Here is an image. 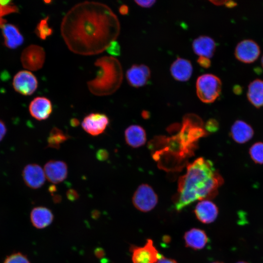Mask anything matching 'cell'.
Returning a JSON list of instances; mask_svg holds the SVG:
<instances>
[{
    "label": "cell",
    "mask_w": 263,
    "mask_h": 263,
    "mask_svg": "<svg viewBox=\"0 0 263 263\" xmlns=\"http://www.w3.org/2000/svg\"><path fill=\"white\" fill-rule=\"evenodd\" d=\"M67 197L71 201H74L78 198L77 192L73 189H70L67 192Z\"/></svg>",
    "instance_id": "cell-34"
},
{
    "label": "cell",
    "mask_w": 263,
    "mask_h": 263,
    "mask_svg": "<svg viewBox=\"0 0 263 263\" xmlns=\"http://www.w3.org/2000/svg\"><path fill=\"white\" fill-rule=\"evenodd\" d=\"M109 122V119L106 114L92 113L85 116L81 122V126L90 135L97 136L105 131Z\"/></svg>",
    "instance_id": "cell-9"
},
{
    "label": "cell",
    "mask_w": 263,
    "mask_h": 263,
    "mask_svg": "<svg viewBox=\"0 0 263 263\" xmlns=\"http://www.w3.org/2000/svg\"><path fill=\"white\" fill-rule=\"evenodd\" d=\"M236 3L233 1H226L225 5L228 8H232L236 5Z\"/></svg>",
    "instance_id": "cell-39"
},
{
    "label": "cell",
    "mask_w": 263,
    "mask_h": 263,
    "mask_svg": "<svg viewBox=\"0 0 263 263\" xmlns=\"http://www.w3.org/2000/svg\"><path fill=\"white\" fill-rule=\"evenodd\" d=\"M156 263H177V262L172 259L167 258L162 256L159 259Z\"/></svg>",
    "instance_id": "cell-36"
},
{
    "label": "cell",
    "mask_w": 263,
    "mask_h": 263,
    "mask_svg": "<svg viewBox=\"0 0 263 263\" xmlns=\"http://www.w3.org/2000/svg\"><path fill=\"white\" fill-rule=\"evenodd\" d=\"M96 157L97 159L100 161H104L108 159L109 154L106 150L100 149L97 151Z\"/></svg>",
    "instance_id": "cell-33"
},
{
    "label": "cell",
    "mask_w": 263,
    "mask_h": 263,
    "mask_svg": "<svg viewBox=\"0 0 263 263\" xmlns=\"http://www.w3.org/2000/svg\"><path fill=\"white\" fill-rule=\"evenodd\" d=\"M7 132V129L5 123L0 119V141L4 137Z\"/></svg>",
    "instance_id": "cell-35"
},
{
    "label": "cell",
    "mask_w": 263,
    "mask_h": 263,
    "mask_svg": "<svg viewBox=\"0 0 263 263\" xmlns=\"http://www.w3.org/2000/svg\"><path fill=\"white\" fill-rule=\"evenodd\" d=\"M247 97L251 104L257 108L263 106V80L259 79L249 84Z\"/></svg>",
    "instance_id": "cell-23"
},
{
    "label": "cell",
    "mask_w": 263,
    "mask_h": 263,
    "mask_svg": "<svg viewBox=\"0 0 263 263\" xmlns=\"http://www.w3.org/2000/svg\"><path fill=\"white\" fill-rule=\"evenodd\" d=\"M156 1L155 0H135V2L139 6L143 8H150L154 5Z\"/></svg>",
    "instance_id": "cell-32"
},
{
    "label": "cell",
    "mask_w": 263,
    "mask_h": 263,
    "mask_svg": "<svg viewBox=\"0 0 263 263\" xmlns=\"http://www.w3.org/2000/svg\"><path fill=\"white\" fill-rule=\"evenodd\" d=\"M222 84L221 79L211 74L199 76L196 83V94L199 99L205 103L214 102L220 96Z\"/></svg>",
    "instance_id": "cell-4"
},
{
    "label": "cell",
    "mask_w": 263,
    "mask_h": 263,
    "mask_svg": "<svg viewBox=\"0 0 263 263\" xmlns=\"http://www.w3.org/2000/svg\"><path fill=\"white\" fill-rule=\"evenodd\" d=\"M3 263H30L27 257L20 252H16L7 256Z\"/></svg>",
    "instance_id": "cell-28"
},
{
    "label": "cell",
    "mask_w": 263,
    "mask_h": 263,
    "mask_svg": "<svg viewBox=\"0 0 263 263\" xmlns=\"http://www.w3.org/2000/svg\"><path fill=\"white\" fill-rule=\"evenodd\" d=\"M130 251L133 263H156L162 256L150 239H147L145 244L142 247L132 245Z\"/></svg>",
    "instance_id": "cell-8"
},
{
    "label": "cell",
    "mask_w": 263,
    "mask_h": 263,
    "mask_svg": "<svg viewBox=\"0 0 263 263\" xmlns=\"http://www.w3.org/2000/svg\"><path fill=\"white\" fill-rule=\"evenodd\" d=\"M124 136L126 143L133 148L141 147L146 141V132L138 125L129 126L125 131Z\"/></svg>",
    "instance_id": "cell-20"
},
{
    "label": "cell",
    "mask_w": 263,
    "mask_h": 263,
    "mask_svg": "<svg viewBox=\"0 0 263 263\" xmlns=\"http://www.w3.org/2000/svg\"><path fill=\"white\" fill-rule=\"evenodd\" d=\"M223 263L219 262H213V263Z\"/></svg>",
    "instance_id": "cell-45"
},
{
    "label": "cell",
    "mask_w": 263,
    "mask_h": 263,
    "mask_svg": "<svg viewBox=\"0 0 263 263\" xmlns=\"http://www.w3.org/2000/svg\"><path fill=\"white\" fill-rule=\"evenodd\" d=\"M94 65L99 69L96 77L87 82L90 92L97 96L115 93L123 80V70L119 61L113 56H104L98 58Z\"/></svg>",
    "instance_id": "cell-3"
},
{
    "label": "cell",
    "mask_w": 263,
    "mask_h": 263,
    "mask_svg": "<svg viewBox=\"0 0 263 263\" xmlns=\"http://www.w3.org/2000/svg\"><path fill=\"white\" fill-rule=\"evenodd\" d=\"M258 44L252 39H244L240 41L235 50L236 58L245 63H251L256 61L260 55Z\"/></svg>",
    "instance_id": "cell-10"
},
{
    "label": "cell",
    "mask_w": 263,
    "mask_h": 263,
    "mask_svg": "<svg viewBox=\"0 0 263 263\" xmlns=\"http://www.w3.org/2000/svg\"><path fill=\"white\" fill-rule=\"evenodd\" d=\"M49 19L48 16L41 19L36 27L35 32L41 39H46L53 33V29L49 26L48 23Z\"/></svg>",
    "instance_id": "cell-26"
},
{
    "label": "cell",
    "mask_w": 263,
    "mask_h": 263,
    "mask_svg": "<svg viewBox=\"0 0 263 263\" xmlns=\"http://www.w3.org/2000/svg\"><path fill=\"white\" fill-rule=\"evenodd\" d=\"M120 30L116 15L107 5L85 1L71 8L62 19L60 32L74 53L90 56L101 53L115 41Z\"/></svg>",
    "instance_id": "cell-1"
},
{
    "label": "cell",
    "mask_w": 263,
    "mask_h": 263,
    "mask_svg": "<svg viewBox=\"0 0 263 263\" xmlns=\"http://www.w3.org/2000/svg\"><path fill=\"white\" fill-rule=\"evenodd\" d=\"M12 84L17 93L23 95H30L37 89L38 81L30 71L22 70L14 75Z\"/></svg>",
    "instance_id": "cell-7"
},
{
    "label": "cell",
    "mask_w": 263,
    "mask_h": 263,
    "mask_svg": "<svg viewBox=\"0 0 263 263\" xmlns=\"http://www.w3.org/2000/svg\"><path fill=\"white\" fill-rule=\"evenodd\" d=\"M119 12L122 15H126L129 12V8L125 4L121 5L119 8Z\"/></svg>",
    "instance_id": "cell-37"
},
{
    "label": "cell",
    "mask_w": 263,
    "mask_h": 263,
    "mask_svg": "<svg viewBox=\"0 0 263 263\" xmlns=\"http://www.w3.org/2000/svg\"><path fill=\"white\" fill-rule=\"evenodd\" d=\"M135 207L142 212L152 210L158 203V197L153 188L149 185H140L135 190L132 198Z\"/></svg>",
    "instance_id": "cell-5"
},
{
    "label": "cell",
    "mask_w": 263,
    "mask_h": 263,
    "mask_svg": "<svg viewBox=\"0 0 263 263\" xmlns=\"http://www.w3.org/2000/svg\"><path fill=\"white\" fill-rule=\"evenodd\" d=\"M197 62L200 66L204 68H208L211 65L210 59L204 56H199Z\"/></svg>",
    "instance_id": "cell-31"
},
{
    "label": "cell",
    "mask_w": 263,
    "mask_h": 263,
    "mask_svg": "<svg viewBox=\"0 0 263 263\" xmlns=\"http://www.w3.org/2000/svg\"><path fill=\"white\" fill-rule=\"evenodd\" d=\"M29 111L31 115L36 120H44L50 116L52 112V104L48 98L38 96L30 102Z\"/></svg>",
    "instance_id": "cell-14"
},
{
    "label": "cell",
    "mask_w": 263,
    "mask_h": 263,
    "mask_svg": "<svg viewBox=\"0 0 263 263\" xmlns=\"http://www.w3.org/2000/svg\"><path fill=\"white\" fill-rule=\"evenodd\" d=\"M95 255L97 258L103 257L105 254L104 250L101 248H97L95 250Z\"/></svg>",
    "instance_id": "cell-38"
},
{
    "label": "cell",
    "mask_w": 263,
    "mask_h": 263,
    "mask_svg": "<svg viewBox=\"0 0 263 263\" xmlns=\"http://www.w3.org/2000/svg\"><path fill=\"white\" fill-rule=\"evenodd\" d=\"M236 94H240L241 92L242 89L240 88V87H235L233 89Z\"/></svg>",
    "instance_id": "cell-42"
},
{
    "label": "cell",
    "mask_w": 263,
    "mask_h": 263,
    "mask_svg": "<svg viewBox=\"0 0 263 263\" xmlns=\"http://www.w3.org/2000/svg\"><path fill=\"white\" fill-rule=\"evenodd\" d=\"M170 72L175 80L182 82L187 81L192 75L193 67L189 60L178 57L171 65Z\"/></svg>",
    "instance_id": "cell-17"
},
{
    "label": "cell",
    "mask_w": 263,
    "mask_h": 263,
    "mask_svg": "<svg viewBox=\"0 0 263 263\" xmlns=\"http://www.w3.org/2000/svg\"><path fill=\"white\" fill-rule=\"evenodd\" d=\"M184 239L186 246L194 250L203 248L208 242V237L205 232L196 228L187 231Z\"/></svg>",
    "instance_id": "cell-19"
},
{
    "label": "cell",
    "mask_w": 263,
    "mask_h": 263,
    "mask_svg": "<svg viewBox=\"0 0 263 263\" xmlns=\"http://www.w3.org/2000/svg\"><path fill=\"white\" fill-rule=\"evenodd\" d=\"M218 123L213 119H210L205 125L206 129L209 132H215L218 129Z\"/></svg>",
    "instance_id": "cell-30"
},
{
    "label": "cell",
    "mask_w": 263,
    "mask_h": 263,
    "mask_svg": "<svg viewBox=\"0 0 263 263\" xmlns=\"http://www.w3.org/2000/svg\"><path fill=\"white\" fill-rule=\"evenodd\" d=\"M79 122L78 120L76 118H73L70 121V124L73 127H76L79 125Z\"/></svg>",
    "instance_id": "cell-41"
},
{
    "label": "cell",
    "mask_w": 263,
    "mask_h": 263,
    "mask_svg": "<svg viewBox=\"0 0 263 263\" xmlns=\"http://www.w3.org/2000/svg\"><path fill=\"white\" fill-rule=\"evenodd\" d=\"M233 139L238 143L243 144L250 140L253 136L252 127L242 120L236 121L231 129Z\"/></svg>",
    "instance_id": "cell-22"
},
{
    "label": "cell",
    "mask_w": 263,
    "mask_h": 263,
    "mask_svg": "<svg viewBox=\"0 0 263 263\" xmlns=\"http://www.w3.org/2000/svg\"><path fill=\"white\" fill-rule=\"evenodd\" d=\"M249 154L256 163L263 164V143L259 142L254 144L249 149Z\"/></svg>",
    "instance_id": "cell-27"
},
{
    "label": "cell",
    "mask_w": 263,
    "mask_h": 263,
    "mask_svg": "<svg viewBox=\"0 0 263 263\" xmlns=\"http://www.w3.org/2000/svg\"><path fill=\"white\" fill-rule=\"evenodd\" d=\"M106 50L109 54L113 56H118L120 55V46L116 40L113 41Z\"/></svg>",
    "instance_id": "cell-29"
},
{
    "label": "cell",
    "mask_w": 263,
    "mask_h": 263,
    "mask_svg": "<svg viewBox=\"0 0 263 263\" xmlns=\"http://www.w3.org/2000/svg\"><path fill=\"white\" fill-rule=\"evenodd\" d=\"M43 169L46 178L54 184L62 182L68 175V167L63 161L51 160L45 164Z\"/></svg>",
    "instance_id": "cell-12"
},
{
    "label": "cell",
    "mask_w": 263,
    "mask_h": 263,
    "mask_svg": "<svg viewBox=\"0 0 263 263\" xmlns=\"http://www.w3.org/2000/svg\"><path fill=\"white\" fill-rule=\"evenodd\" d=\"M237 263H246V262H239Z\"/></svg>",
    "instance_id": "cell-44"
},
{
    "label": "cell",
    "mask_w": 263,
    "mask_h": 263,
    "mask_svg": "<svg viewBox=\"0 0 263 263\" xmlns=\"http://www.w3.org/2000/svg\"><path fill=\"white\" fill-rule=\"evenodd\" d=\"M216 43L211 38L201 36L195 38L192 42L194 52L199 56L210 58L212 57L216 49Z\"/></svg>",
    "instance_id": "cell-18"
},
{
    "label": "cell",
    "mask_w": 263,
    "mask_h": 263,
    "mask_svg": "<svg viewBox=\"0 0 263 263\" xmlns=\"http://www.w3.org/2000/svg\"><path fill=\"white\" fill-rule=\"evenodd\" d=\"M261 64H262V67L263 68V56L262 57V59H261Z\"/></svg>",
    "instance_id": "cell-43"
},
{
    "label": "cell",
    "mask_w": 263,
    "mask_h": 263,
    "mask_svg": "<svg viewBox=\"0 0 263 263\" xmlns=\"http://www.w3.org/2000/svg\"><path fill=\"white\" fill-rule=\"evenodd\" d=\"M18 12V7L12 1L0 0V27L6 23L5 16Z\"/></svg>",
    "instance_id": "cell-25"
},
{
    "label": "cell",
    "mask_w": 263,
    "mask_h": 263,
    "mask_svg": "<svg viewBox=\"0 0 263 263\" xmlns=\"http://www.w3.org/2000/svg\"><path fill=\"white\" fill-rule=\"evenodd\" d=\"M194 212L196 218L202 223L209 224L217 218L218 209L216 205L208 200L200 201L196 205Z\"/></svg>",
    "instance_id": "cell-15"
},
{
    "label": "cell",
    "mask_w": 263,
    "mask_h": 263,
    "mask_svg": "<svg viewBox=\"0 0 263 263\" xmlns=\"http://www.w3.org/2000/svg\"><path fill=\"white\" fill-rule=\"evenodd\" d=\"M54 216L52 211L43 207H35L30 213V220L33 226L38 229L46 227L51 224Z\"/></svg>",
    "instance_id": "cell-21"
},
{
    "label": "cell",
    "mask_w": 263,
    "mask_h": 263,
    "mask_svg": "<svg viewBox=\"0 0 263 263\" xmlns=\"http://www.w3.org/2000/svg\"><path fill=\"white\" fill-rule=\"evenodd\" d=\"M126 78L129 84L135 88L145 86L150 78V68L144 64L132 65L126 72Z\"/></svg>",
    "instance_id": "cell-13"
},
{
    "label": "cell",
    "mask_w": 263,
    "mask_h": 263,
    "mask_svg": "<svg viewBox=\"0 0 263 263\" xmlns=\"http://www.w3.org/2000/svg\"><path fill=\"white\" fill-rule=\"evenodd\" d=\"M210 1L216 5H225L226 0H211Z\"/></svg>",
    "instance_id": "cell-40"
},
{
    "label": "cell",
    "mask_w": 263,
    "mask_h": 263,
    "mask_svg": "<svg viewBox=\"0 0 263 263\" xmlns=\"http://www.w3.org/2000/svg\"><path fill=\"white\" fill-rule=\"evenodd\" d=\"M223 182L210 160L197 158L188 165L186 173L179 180L175 209L180 211L196 201L214 198Z\"/></svg>",
    "instance_id": "cell-2"
},
{
    "label": "cell",
    "mask_w": 263,
    "mask_h": 263,
    "mask_svg": "<svg viewBox=\"0 0 263 263\" xmlns=\"http://www.w3.org/2000/svg\"><path fill=\"white\" fill-rule=\"evenodd\" d=\"M0 28L1 29L4 44L6 47L15 49L23 44L24 38L16 25L5 23Z\"/></svg>",
    "instance_id": "cell-16"
},
{
    "label": "cell",
    "mask_w": 263,
    "mask_h": 263,
    "mask_svg": "<svg viewBox=\"0 0 263 263\" xmlns=\"http://www.w3.org/2000/svg\"><path fill=\"white\" fill-rule=\"evenodd\" d=\"M22 175L26 186L33 189L41 187L46 179L44 169L36 164L27 165L22 170Z\"/></svg>",
    "instance_id": "cell-11"
},
{
    "label": "cell",
    "mask_w": 263,
    "mask_h": 263,
    "mask_svg": "<svg viewBox=\"0 0 263 263\" xmlns=\"http://www.w3.org/2000/svg\"><path fill=\"white\" fill-rule=\"evenodd\" d=\"M69 138V135L61 129L54 127L51 130L47 139V147L58 149L61 144L67 140Z\"/></svg>",
    "instance_id": "cell-24"
},
{
    "label": "cell",
    "mask_w": 263,
    "mask_h": 263,
    "mask_svg": "<svg viewBox=\"0 0 263 263\" xmlns=\"http://www.w3.org/2000/svg\"><path fill=\"white\" fill-rule=\"evenodd\" d=\"M45 56V51L42 47L35 44L29 45L21 53L22 65L27 70L38 71L43 67Z\"/></svg>",
    "instance_id": "cell-6"
}]
</instances>
